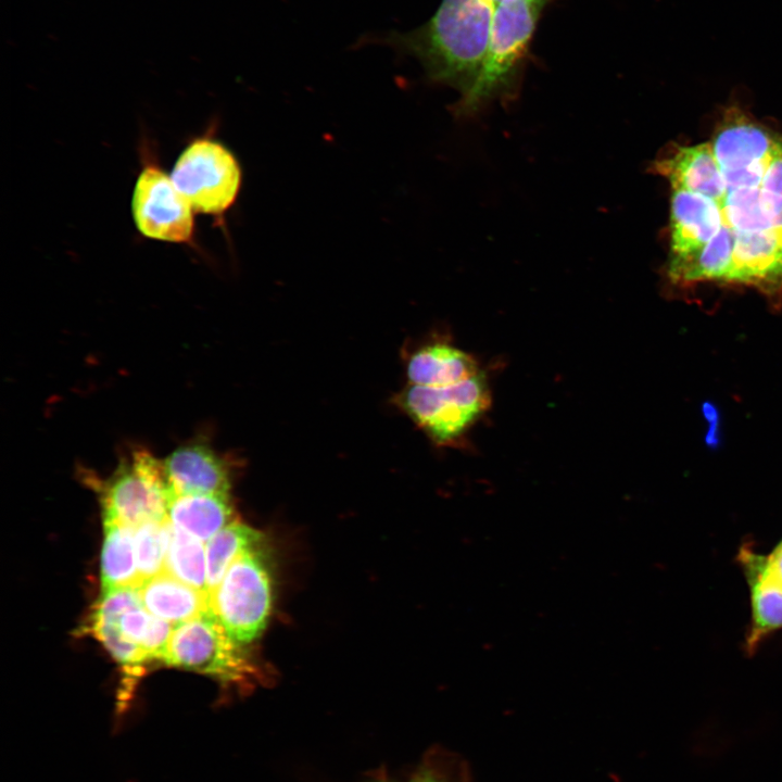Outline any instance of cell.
Wrapping results in <instances>:
<instances>
[{
    "instance_id": "obj_23",
    "label": "cell",
    "mask_w": 782,
    "mask_h": 782,
    "mask_svg": "<svg viewBox=\"0 0 782 782\" xmlns=\"http://www.w3.org/2000/svg\"><path fill=\"white\" fill-rule=\"evenodd\" d=\"M89 629L122 666L123 673L127 679L124 686L127 691L126 698H129L134 681L142 674L143 663L150 660L148 654L139 645L126 639L112 620L91 617Z\"/></svg>"
},
{
    "instance_id": "obj_16",
    "label": "cell",
    "mask_w": 782,
    "mask_h": 782,
    "mask_svg": "<svg viewBox=\"0 0 782 782\" xmlns=\"http://www.w3.org/2000/svg\"><path fill=\"white\" fill-rule=\"evenodd\" d=\"M478 374L479 367L469 354L446 344L425 346L407 364V378L416 386L444 387Z\"/></svg>"
},
{
    "instance_id": "obj_7",
    "label": "cell",
    "mask_w": 782,
    "mask_h": 782,
    "mask_svg": "<svg viewBox=\"0 0 782 782\" xmlns=\"http://www.w3.org/2000/svg\"><path fill=\"white\" fill-rule=\"evenodd\" d=\"M103 518L131 528L167 519L171 489L162 461L146 451L134 452L101 487Z\"/></svg>"
},
{
    "instance_id": "obj_26",
    "label": "cell",
    "mask_w": 782,
    "mask_h": 782,
    "mask_svg": "<svg viewBox=\"0 0 782 782\" xmlns=\"http://www.w3.org/2000/svg\"><path fill=\"white\" fill-rule=\"evenodd\" d=\"M764 190L782 197V138L777 140L768 168L761 180Z\"/></svg>"
},
{
    "instance_id": "obj_18",
    "label": "cell",
    "mask_w": 782,
    "mask_h": 782,
    "mask_svg": "<svg viewBox=\"0 0 782 782\" xmlns=\"http://www.w3.org/2000/svg\"><path fill=\"white\" fill-rule=\"evenodd\" d=\"M734 235L723 225L718 234L694 254L670 258L668 275L676 282L723 280L731 269Z\"/></svg>"
},
{
    "instance_id": "obj_27",
    "label": "cell",
    "mask_w": 782,
    "mask_h": 782,
    "mask_svg": "<svg viewBox=\"0 0 782 782\" xmlns=\"http://www.w3.org/2000/svg\"><path fill=\"white\" fill-rule=\"evenodd\" d=\"M760 578L764 583L782 593V542L768 558H761Z\"/></svg>"
},
{
    "instance_id": "obj_3",
    "label": "cell",
    "mask_w": 782,
    "mask_h": 782,
    "mask_svg": "<svg viewBox=\"0 0 782 782\" xmlns=\"http://www.w3.org/2000/svg\"><path fill=\"white\" fill-rule=\"evenodd\" d=\"M243 645L209 610L174 627L162 661L227 685L249 686L262 680V668Z\"/></svg>"
},
{
    "instance_id": "obj_9",
    "label": "cell",
    "mask_w": 782,
    "mask_h": 782,
    "mask_svg": "<svg viewBox=\"0 0 782 782\" xmlns=\"http://www.w3.org/2000/svg\"><path fill=\"white\" fill-rule=\"evenodd\" d=\"M728 282L753 285L768 294L782 290V228L734 236Z\"/></svg>"
},
{
    "instance_id": "obj_10",
    "label": "cell",
    "mask_w": 782,
    "mask_h": 782,
    "mask_svg": "<svg viewBox=\"0 0 782 782\" xmlns=\"http://www.w3.org/2000/svg\"><path fill=\"white\" fill-rule=\"evenodd\" d=\"M723 226L720 204L699 193L672 189L670 258L699 252Z\"/></svg>"
},
{
    "instance_id": "obj_2",
    "label": "cell",
    "mask_w": 782,
    "mask_h": 782,
    "mask_svg": "<svg viewBox=\"0 0 782 782\" xmlns=\"http://www.w3.org/2000/svg\"><path fill=\"white\" fill-rule=\"evenodd\" d=\"M265 544L238 556L209 593V610L241 644L256 640L273 606V580Z\"/></svg>"
},
{
    "instance_id": "obj_25",
    "label": "cell",
    "mask_w": 782,
    "mask_h": 782,
    "mask_svg": "<svg viewBox=\"0 0 782 782\" xmlns=\"http://www.w3.org/2000/svg\"><path fill=\"white\" fill-rule=\"evenodd\" d=\"M154 619L155 616L150 614L141 605L123 613L117 619L112 621L116 623L119 632L126 639L136 643L142 648V645L146 642L152 628Z\"/></svg>"
},
{
    "instance_id": "obj_17",
    "label": "cell",
    "mask_w": 782,
    "mask_h": 782,
    "mask_svg": "<svg viewBox=\"0 0 782 782\" xmlns=\"http://www.w3.org/2000/svg\"><path fill=\"white\" fill-rule=\"evenodd\" d=\"M104 542L101 555L102 592L118 588H138L134 528L103 518Z\"/></svg>"
},
{
    "instance_id": "obj_28",
    "label": "cell",
    "mask_w": 782,
    "mask_h": 782,
    "mask_svg": "<svg viewBox=\"0 0 782 782\" xmlns=\"http://www.w3.org/2000/svg\"><path fill=\"white\" fill-rule=\"evenodd\" d=\"M414 782H442L434 778L431 773H421L419 774Z\"/></svg>"
},
{
    "instance_id": "obj_20",
    "label": "cell",
    "mask_w": 782,
    "mask_h": 782,
    "mask_svg": "<svg viewBox=\"0 0 782 782\" xmlns=\"http://www.w3.org/2000/svg\"><path fill=\"white\" fill-rule=\"evenodd\" d=\"M164 571L207 593L206 553L203 542L172 524Z\"/></svg>"
},
{
    "instance_id": "obj_12",
    "label": "cell",
    "mask_w": 782,
    "mask_h": 782,
    "mask_svg": "<svg viewBox=\"0 0 782 782\" xmlns=\"http://www.w3.org/2000/svg\"><path fill=\"white\" fill-rule=\"evenodd\" d=\"M653 171L667 178L672 189L699 193L718 203H721L727 193L711 142L691 147L678 146L657 159Z\"/></svg>"
},
{
    "instance_id": "obj_14",
    "label": "cell",
    "mask_w": 782,
    "mask_h": 782,
    "mask_svg": "<svg viewBox=\"0 0 782 782\" xmlns=\"http://www.w3.org/2000/svg\"><path fill=\"white\" fill-rule=\"evenodd\" d=\"M143 607L174 626L209 611L207 593L163 571L137 588Z\"/></svg>"
},
{
    "instance_id": "obj_4",
    "label": "cell",
    "mask_w": 782,
    "mask_h": 782,
    "mask_svg": "<svg viewBox=\"0 0 782 782\" xmlns=\"http://www.w3.org/2000/svg\"><path fill=\"white\" fill-rule=\"evenodd\" d=\"M542 4L543 0H510L494 8L483 62L472 86L455 104V114H474L507 87L527 52Z\"/></svg>"
},
{
    "instance_id": "obj_29",
    "label": "cell",
    "mask_w": 782,
    "mask_h": 782,
    "mask_svg": "<svg viewBox=\"0 0 782 782\" xmlns=\"http://www.w3.org/2000/svg\"><path fill=\"white\" fill-rule=\"evenodd\" d=\"M494 8L503 2L510 1V0H488Z\"/></svg>"
},
{
    "instance_id": "obj_1",
    "label": "cell",
    "mask_w": 782,
    "mask_h": 782,
    "mask_svg": "<svg viewBox=\"0 0 782 782\" xmlns=\"http://www.w3.org/2000/svg\"><path fill=\"white\" fill-rule=\"evenodd\" d=\"M494 7L488 0H442L422 26L390 36L389 41L415 56L433 81L466 93L483 62Z\"/></svg>"
},
{
    "instance_id": "obj_11",
    "label": "cell",
    "mask_w": 782,
    "mask_h": 782,
    "mask_svg": "<svg viewBox=\"0 0 782 782\" xmlns=\"http://www.w3.org/2000/svg\"><path fill=\"white\" fill-rule=\"evenodd\" d=\"M172 494L210 493L229 495L228 468L207 444L180 445L162 461Z\"/></svg>"
},
{
    "instance_id": "obj_5",
    "label": "cell",
    "mask_w": 782,
    "mask_h": 782,
    "mask_svg": "<svg viewBox=\"0 0 782 782\" xmlns=\"http://www.w3.org/2000/svg\"><path fill=\"white\" fill-rule=\"evenodd\" d=\"M171 178L194 212L222 215L238 198L242 169L222 142L199 138L181 152Z\"/></svg>"
},
{
    "instance_id": "obj_21",
    "label": "cell",
    "mask_w": 782,
    "mask_h": 782,
    "mask_svg": "<svg viewBox=\"0 0 782 782\" xmlns=\"http://www.w3.org/2000/svg\"><path fill=\"white\" fill-rule=\"evenodd\" d=\"M761 193V185L727 190L719 204L723 213V225L730 227L734 236L777 228L762 210Z\"/></svg>"
},
{
    "instance_id": "obj_19",
    "label": "cell",
    "mask_w": 782,
    "mask_h": 782,
    "mask_svg": "<svg viewBox=\"0 0 782 782\" xmlns=\"http://www.w3.org/2000/svg\"><path fill=\"white\" fill-rule=\"evenodd\" d=\"M265 544L263 534L235 521L205 543L207 595L220 582L231 563L242 553Z\"/></svg>"
},
{
    "instance_id": "obj_13",
    "label": "cell",
    "mask_w": 782,
    "mask_h": 782,
    "mask_svg": "<svg viewBox=\"0 0 782 782\" xmlns=\"http://www.w3.org/2000/svg\"><path fill=\"white\" fill-rule=\"evenodd\" d=\"M778 138L749 119L742 111L726 112L712 139V151L721 171L737 169L768 157Z\"/></svg>"
},
{
    "instance_id": "obj_8",
    "label": "cell",
    "mask_w": 782,
    "mask_h": 782,
    "mask_svg": "<svg viewBox=\"0 0 782 782\" xmlns=\"http://www.w3.org/2000/svg\"><path fill=\"white\" fill-rule=\"evenodd\" d=\"M131 211L144 237L166 242H189L193 234V210L171 176L149 164L140 172L133 193Z\"/></svg>"
},
{
    "instance_id": "obj_24",
    "label": "cell",
    "mask_w": 782,
    "mask_h": 782,
    "mask_svg": "<svg viewBox=\"0 0 782 782\" xmlns=\"http://www.w3.org/2000/svg\"><path fill=\"white\" fill-rule=\"evenodd\" d=\"M172 524L150 521L134 528V545L140 583L165 569Z\"/></svg>"
},
{
    "instance_id": "obj_15",
    "label": "cell",
    "mask_w": 782,
    "mask_h": 782,
    "mask_svg": "<svg viewBox=\"0 0 782 782\" xmlns=\"http://www.w3.org/2000/svg\"><path fill=\"white\" fill-rule=\"evenodd\" d=\"M167 517L174 526L203 543L236 521L229 495L210 493L169 495Z\"/></svg>"
},
{
    "instance_id": "obj_22",
    "label": "cell",
    "mask_w": 782,
    "mask_h": 782,
    "mask_svg": "<svg viewBox=\"0 0 782 782\" xmlns=\"http://www.w3.org/2000/svg\"><path fill=\"white\" fill-rule=\"evenodd\" d=\"M744 558L748 567L752 590L754 620L749 640L752 644L762 634L782 627V593L761 580L760 563L762 557L746 552Z\"/></svg>"
},
{
    "instance_id": "obj_6",
    "label": "cell",
    "mask_w": 782,
    "mask_h": 782,
    "mask_svg": "<svg viewBox=\"0 0 782 782\" xmlns=\"http://www.w3.org/2000/svg\"><path fill=\"white\" fill-rule=\"evenodd\" d=\"M490 392L483 374L444 387L411 384L401 405L436 442L459 437L489 407Z\"/></svg>"
}]
</instances>
